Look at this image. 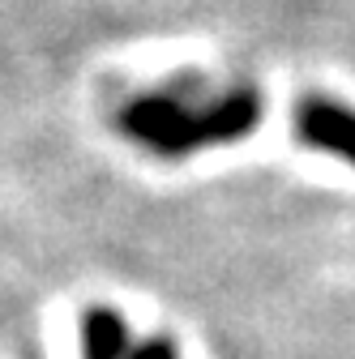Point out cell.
<instances>
[{"label": "cell", "mask_w": 355, "mask_h": 359, "mask_svg": "<svg viewBox=\"0 0 355 359\" xmlns=\"http://www.w3.org/2000/svg\"><path fill=\"white\" fill-rule=\"evenodd\" d=\"M133 330L116 308L95 304L81 317V359H133Z\"/></svg>", "instance_id": "3"}, {"label": "cell", "mask_w": 355, "mask_h": 359, "mask_svg": "<svg viewBox=\"0 0 355 359\" xmlns=\"http://www.w3.org/2000/svg\"><path fill=\"white\" fill-rule=\"evenodd\" d=\"M116 124L133 146L175 163L197 150L253 137L261 124V95L253 86H227L218 95L189 99L185 86H159L146 95H133L120 107Z\"/></svg>", "instance_id": "1"}, {"label": "cell", "mask_w": 355, "mask_h": 359, "mask_svg": "<svg viewBox=\"0 0 355 359\" xmlns=\"http://www.w3.org/2000/svg\"><path fill=\"white\" fill-rule=\"evenodd\" d=\"M295 137L308 150L334 154L355 167V107L326 99V95H308L295 103Z\"/></svg>", "instance_id": "2"}, {"label": "cell", "mask_w": 355, "mask_h": 359, "mask_svg": "<svg viewBox=\"0 0 355 359\" xmlns=\"http://www.w3.org/2000/svg\"><path fill=\"white\" fill-rule=\"evenodd\" d=\"M133 359H180V351H175L171 338H146V342H138Z\"/></svg>", "instance_id": "4"}]
</instances>
